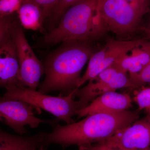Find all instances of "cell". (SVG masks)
<instances>
[{
    "label": "cell",
    "instance_id": "obj_11",
    "mask_svg": "<svg viewBox=\"0 0 150 150\" xmlns=\"http://www.w3.org/2000/svg\"><path fill=\"white\" fill-rule=\"evenodd\" d=\"M129 94L115 91L105 93L96 97L91 103L76 112L79 118L98 112H120L129 110L132 105Z\"/></svg>",
    "mask_w": 150,
    "mask_h": 150
},
{
    "label": "cell",
    "instance_id": "obj_8",
    "mask_svg": "<svg viewBox=\"0 0 150 150\" xmlns=\"http://www.w3.org/2000/svg\"><path fill=\"white\" fill-rule=\"evenodd\" d=\"M144 40H114L110 39L104 47L94 53L89 60L87 69L81 77L79 88L94 79L104 70L112 66L123 56L143 43Z\"/></svg>",
    "mask_w": 150,
    "mask_h": 150
},
{
    "label": "cell",
    "instance_id": "obj_5",
    "mask_svg": "<svg viewBox=\"0 0 150 150\" xmlns=\"http://www.w3.org/2000/svg\"><path fill=\"white\" fill-rule=\"evenodd\" d=\"M97 11L108 31L121 38L136 31L142 17L126 0H98Z\"/></svg>",
    "mask_w": 150,
    "mask_h": 150
},
{
    "label": "cell",
    "instance_id": "obj_9",
    "mask_svg": "<svg viewBox=\"0 0 150 150\" xmlns=\"http://www.w3.org/2000/svg\"><path fill=\"white\" fill-rule=\"evenodd\" d=\"M128 87L135 88L127 73L121 71L112 66L89 81L87 85L78 89L75 95L79 98V100L85 108L88 105L89 102L103 93Z\"/></svg>",
    "mask_w": 150,
    "mask_h": 150
},
{
    "label": "cell",
    "instance_id": "obj_19",
    "mask_svg": "<svg viewBox=\"0 0 150 150\" xmlns=\"http://www.w3.org/2000/svg\"><path fill=\"white\" fill-rule=\"evenodd\" d=\"M139 106V111L147 109L150 106V87L143 89L134 97Z\"/></svg>",
    "mask_w": 150,
    "mask_h": 150
},
{
    "label": "cell",
    "instance_id": "obj_7",
    "mask_svg": "<svg viewBox=\"0 0 150 150\" xmlns=\"http://www.w3.org/2000/svg\"><path fill=\"white\" fill-rule=\"evenodd\" d=\"M13 38L17 52L21 85L36 91L41 77L45 74L43 64L38 59L29 45L20 23L14 30Z\"/></svg>",
    "mask_w": 150,
    "mask_h": 150
},
{
    "label": "cell",
    "instance_id": "obj_10",
    "mask_svg": "<svg viewBox=\"0 0 150 150\" xmlns=\"http://www.w3.org/2000/svg\"><path fill=\"white\" fill-rule=\"evenodd\" d=\"M105 141L126 150L150 147V114L137 119Z\"/></svg>",
    "mask_w": 150,
    "mask_h": 150
},
{
    "label": "cell",
    "instance_id": "obj_1",
    "mask_svg": "<svg viewBox=\"0 0 150 150\" xmlns=\"http://www.w3.org/2000/svg\"><path fill=\"white\" fill-rule=\"evenodd\" d=\"M139 118L138 110L98 112L87 115L77 122L62 126L57 124L46 133L40 150H46L51 144L67 147L96 144L107 140Z\"/></svg>",
    "mask_w": 150,
    "mask_h": 150
},
{
    "label": "cell",
    "instance_id": "obj_2",
    "mask_svg": "<svg viewBox=\"0 0 150 150\" xmlns=\"http://www.w3.org/2000/svg\"><path fill=\"white\" fill-rule=\"evenodd\" d=\"M62 43L43 64L46 75L38 87V91L42 93L59 91V96H65L79 89L82 70L96 51L91 40H70Z\"/></svg>",
    "mask_w": 150,
    "mask_h": 150
},
{
    "label": "cell",
    "instance_id": "obj_13",
    "mask_svg": "<svg viewBox=\"0 0 150 150\" xmlns=\"http://www.w3.org/2000/svg\"><path fill=\"white\" fill-rule=\"evenodd\" d=\"M47 132L31 136L15 135L0 128V150H40Z\"/></svg>",
    "mask_w": 150,
    "mask_h": 150
},
{
    "label": "cell",
    "instance_id": "obj_24",
    "mask_svg": "<svg viewBox=\"0 0 150 150\" xmlns=\"http://www.w3.org/2000/svg\"><path fill=\"white\" fill-rule=\"evenodd\" d=\"M128 150H150V147L146 148V149H140Z\"/></svg>",
    "mask_w": 150,
    "mask_h": 150
},
{
    "label": "cell",
    "instance_id": "obj_3",
    "mask_svg": "<svg viewBox=\"0 0 150 150\" xmlns=\"http://www.w3.org/2000/svg\"><path fill=\"white\" fill-rule=\"evenodd\" d=\"M98 0H79L63 14L56 26L46 33L45 43L55 45L67 40L93 41L108 31L97 15Z\"/></svg>",
    "mask_w": 150,
    "mask_h": 150
},
{
    "label": "cell",
    "instance_id": "obj_17",
    "mask_svg": "<svg viewBox=\"0 0 150 150\" xmlns=\"http://www.w3.org/2000/svg\"><path fill=\"white\" fill-rule=\"evenodd\" d=\"M21 0H0V19L11 16L17 12Z\"/></svg>",
    "mask_w": 150,
    "mask_h": 150
},
{
    "label": "cell",
    "instance_id": "obj_22",
    "mask_svg": "<svg viewBox=\"0 0 150 150\" xmlns=\"http://www.w3.org/2000/svg\"><path fill=\"white\" fill-rule=\"evenodd\" d=\"M142 17L147 12L149 0H126Z\"/></svg>",
    "mask_w": 150,
    "mask_h": 150
},
{
    "label": "cell",
    "instance_id": "obj_14",
    "mask_svg": "<svg viewBox=\"0 0 150 150\" xmlns=\"http://www.w3.org/2000/svg\"><path fill=\"white\" fill-rule=\"evenodd\" d=\"M16 13L22 27L44 32L43 24L45 19L43 12L34 0H21Z\"/></svg>",
    "mask_w": 150,
    "mask_h": 150
},
{
    "label": "cell",
    "instance_id": "obj_20",
    "mask_svg": "<svg viewBox=\"0 0 150 150\" xmlns=\"http://www.w3.org/2000/svg\"><path fill=\"white\" fill-rule=\"evenodd\" d=\"M79 150H128L110 144L106 141L79 146Z\"/></svg>",
    "mask_w": 150,
    "mask_h": 150
},
{
    "label": "cell",
    "instance_id": "obj_4",
    "mask_svg": "<svg viewBox=\"0 0 150 150\" xmlns=\"http://www.w3.org/2000/svg\"><path fill=\"white\" fill-rule=\"evenodd\" d=\"M6 89V92L1 97V99L24 101L50 112L59 121H64L67 124L74 123L73 116L76 115L78 110L84 108L79 100H75L77 90L67 96H54L23 86H11Z\"/></svg>",
    "mask_w": 150,
    "mask_h": 150
},
{
    "label": "cell",
    "instance_id": "obj_21",
    "mask_svg": "<svg viewBox=\"0 0 150 150\" xmlns=\"http://www.w3.org/2000/svg\"><path fill=\"white\" fill-rule=\"evenodd\" d=\"M42 10L45 21L50 17L59 0H34Z\"/></svg>",
    "mask_w": 150,
    "mask_h": 150
},
{
    "label": "cell",
    "instance_id": "obj_25",
    "mask_svg": "<svg viewBox=\"0 0 150 150\" xmlns=\"http://www.w3.org/2000/svg\"><path fill=\"white\" fill-rule=\"evenodd\" d=\"M147 110H148V112H149V114L150 115V106L149 108H148L147 109Z\"/></svg>",
    "mask_w": 150,
    "mask_h": 150
},
{
    "label": "cell",
    "instance_id": "obj_15",
    "mask_svg": "<svg viewBox=\"0 0 150 150\" xmlns=\"http://www.w3.org/2000/svg\"><path fill=\"white\" fill-rule=\"evenodd\" d=\"M19 23L13 15L0 19V47L12 37L14 30Z\"/></svg>",
    "mask_w": 150,
    "mask_h": 150
},
{
    "label": "cell",
    "instance_id": "obj_18",
    "mask_svg": "<svg viewBox=\"0 0 150 150\" xmlns=\"http://www.w3.org/2000/svg\"><path fill=\"white\" fill-rule=\"evenodd\" d=\"M135 88L139 87L150 83V63L142 71L135 76H129Z\"/></svg>",
    "mask_w": 150,
    "mask_h": 150
},
{
    "label": "cell",
    "instance_id": "obj_16",
    "mask_svg": "<svg viewBox=\"0 0 150 150\" xmlns=\"http://www.w3.org/2000/svg\"><path fill=\"white\" fill-rule=\"evenodd\" d=\"M79 0H59L51 16V24L55 27L65 12L73 5L77 2Z\"/></svg>",
    "mask_w": 150,
    "mask_h": 150
},
{
    "label": "cell",
    "instance_id": "obj_6",
    "mask_svg": "<svg viewBox=\"0 0 150 150\" xmlns=\"http://www.w3.org/2000/svg\"><path fill=\"white\" fill-rule=\"evenodd\" d=\"M41 109L27 102L16 100H4L0 97V121L11 128L19 135L27 133L25 126L36 128L41 123L56 126L59 121L57 118L45 120L35 117L41 113Z\"/></svg>",
    "mask_w": 150,
    "mask_h": 150
},
{
    "label": "cell",
    "instance_id": "obj_23",
    "mask_svg": "<svg viewBox=\"0 0 150 150\" xmlns=\"http://www.w3.org/2000/svg\"><path fill=\"white\" fill-rule=\"evenodd\" d=\"M144 30L148 37L150 39V18L146 26L144 28Z\"/></svg>",
    "mask_w": 150,
    "mask_h": 150
},
{
    "label": "cell",
    "instance_id": "obj_12",
    "mask_svg": "<svg viewBox=\"0 0 150 150\" xmlns=\"http://www.w3.org/2000/svg\"><path fill=\"white\" fill-rule=\"evenodd\" d=\"M16 46L12 37L0 47V87L21 86Z\"/></svg>",
    "mask_w": 150,
    "mask_h": 150
}]
</instances>
